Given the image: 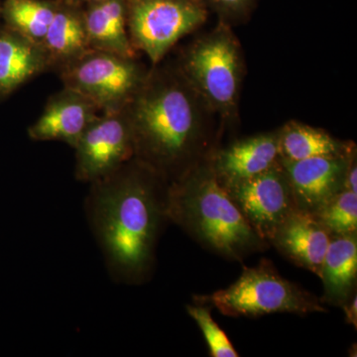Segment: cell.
I'll return each mask as SVG.
<instances>
[{
    "mask_svg": "<svg viewBox=\"0 0 357 357\" xmlns=\"http://www.w3.org/2000/svg\"><path fill=\"white\" fill-rule=\"evenodd\" d=\"M128 0H103L84 6L89 45L93 50L112 52L123 57L138 58L129 38Z\"/></svg>",
    "mask_w": 357,
    "mask_h": 357,
    "instance_id": "cell-16",
    "label": "cell"
},
{
    "mask_svg": "<svg viewBox=\"0 0 357 357\" xmlns=\"http://www.w3.org/2000/svg\"><path fill=\"white\" fill-rule=\"evenodd\" d=\"M74 150L75 178L86 184L107 177L133 159L135 151L128 107L100 112Z\"/></svg>",
    "mask_w": 357,
    "mask_h": 357,
    "instance_id": "cell-8",
    "label": "cell"
},
{
    "mask_svg": "<svg viewBox=\"0 0 357 357\" xmlns=\"http://www.w3.org/2000/svg\"><path fill=\"white\" fill-rule=\"evenodd\" d=\"M167 215L203 248L225 259L243 261L270 248L218 182L210 156L169 183Z\"/></svg>",
    "mask_w": 357,
    "mask_h": 357,
    "instance_id": "cell-3",
    "label": "cell"
},
{
    "mask_svg": "<svg viewBox=\"0 0 357 357\" xmlns=\"http://www.w3.org/2000/svg\"><path fill=\"white\" fill-rule=\"evenodd\" d=\"M49 70L58 73L91 50L84 6L60 0L43 42Z\"/></svg>",
    "mask_w": 357,
    "mask_h": 357,
    "instance_id": "cell-14",
    "label": "cell"
},
{
    "mask_svg": "<svg viewBox=\"0 0 357 357\" xmlns=\"http://www.w3.org/2000/svg\"><path fill=\"white\" fill-rule=\"evenodd\" d=\"M188 314L201 328L204 333L213 357H238V352L230 342L227 333L215 323L211 314V307L206 305L197 304L185 306Z\"/></svg>",
    "mask_w": 357,
    "mask_h": 357,
    "instance_id": "cell-21",
    "label": "cell"
},
{
    "mask_svg": "<svg viewBox=\"0 0 357 357\" xmlns=\"http://www.w3.org/2000/svg\"><path fill=\"white\" fill-rule=\"evenodd\" d=\"M279 160V128L217 146L210 155L213 172L222 187L264 172Z\"/></svg>",
    "mask_w": 357,
    "mask_h": 357,
    "instance_id": "cell-12",
    "label": "cell"
},
{
    "mask_svg": "<svg viewBox=\"0 0 357 357\" xmlns=\"http://www.w3.org/2000/svg\"><path fill=\"white\" fill-rule=\"evenodd\" d=\"M331 238L330 232L316 215L295 210L279 225L268 243L296 266L319 277Z\"/></svg>",
    "mask_w": 357,
    "mask_h": 357,
    "instance_id": "cell-13",
    "label": "cell"
},
{
    "mask_svg": "<svg viewBox=\"0 0 357 357\" xmlns=\"http://www.w3.org/2000/svg\"><path fill=\"white\" fill-rule=\"evenodd\" d=\"M342 310L344 312L345 321L349 325L357 328V296L356 293L352 295L351 299L342 305Z\"/></svg>",
    "mask_w": 357,
    "mask_h": 357,
    "instance_id": "cell-23",
    "label": "cell"
},
{
    "mask_svg": "<svg viewBox=\"0 0 357 357\" xmlns=\"http://www.w3.org/2000/svg\"><path fill=\"white\" fill-rule=\"evenodd\" d=\"M149 69L138 58L91 49L58 75L63 86L86 96L100 112H112L132 102Z\"/></svg>",
    "mask_w": 357,
    "mask_h": 357,
    "instance_id": "cell-7",
    "label": "cell"
},
{
    "mask_svg": "<svg viewBox=\"0 0 357 357\" xmlns=\"http://www.w3.org/2000/svg\"><path fill=\"white\" fill-rule=\"evenodd\" d=\"M128 29L133 48L151 66L188 35L198 31L208 17L201 0H128Z\"/></svg>",
    "mask_w": 357,
    "mask_h": 357,
    "instance_id": "cell-6",
    "label": "cell"
},
{
    "mask_svg": "<svg viewBox=\"0 0 357 357\" xmlns=\"http://www.w3.org/2000/svg\"><path fill=\"white\" fill-rule=\"evenodd\" d=\"M169 183L139 160L89 184L84 208L89 227L115 282L146 283L167 222Z\"/></svg>",
    "mask_w": 357,
    "mask_h": 357,
    "instance_id": "cell-1",
    "label": "cell"
},
{
    "mask_svg": "<svg viewBox=\"0 0 357 357\" xmlns=\"http://www.w3.org/2000/svg\"><path fill=\"white\" fill-rule=\"evenodd\" d=\"M134 158L167 182L184 175L218 146L217 115L172 62L150 66L129 103Z\"/></svg>",
    "mask_w": 357,
    "mask_h": 357,
    "instance_id": "cell-2",
    "label": "cell"
},
{
    "mask_svg": "<svg viewBox=\"0 0 357 357\" xmlns=\"http://www.w3.org/2000/svg\"><path fill=\"white\" fill-rule=\"evenodd\" d=\"M314 157L288 161L280 159L292 188L297 210L317 215L328 202L344 190L345 178L352 156Z\"/></svg>",
    "mask_w": 357,
    "mask_h": 357,
    "instance_id": "cell-10",
    "label": "cell"
},
{
    "mask_svg": "<svg viewBox=\"0 0 357 357\" xmlns=\"http://www.w3.org/2000/svg\"><path fill=\"white\" fill-rule=\"evenodd\" d=\"M319 278L326 304L340 307L356 293L357 232L332 236Z\"/></svg>",
    "mask_w": 357,
    "mask_h": 357,
    "instance_id": "cell-17",
    "label": "cell"
},
{
    "mask_svg": "<svg viewBox=\"0 0 357 357\" xmlns=\"http://www.w3.org/2000/svg\"><path fill=\"white\" fill-rule=\"evenodd\" d=\"M67 1H70V0H67Z\"/></svg>",
    "mask_w": 357,
    "mask_h": 357,
    "instance_id": "cell-25",
    "label": "cell"
},
{
    "mask_svg": "<svg viewBox=\"0 0 357 357\" xmlns=\"http://www.w3.org/2000/svg\"><path fill=\"white\" fill-rule=\"evenodd\" d=\"M344 190H349L357 194V158L356 153L352 156L349 169H347V178H345Z\"/></svg>",
    "mask_w": 357,
    "mask_h": 357,
    "instance_id": "cell-24",
    "label": "cell"
},
{
    "mask_svg": "<svg viewBox=\"0 0 357 357\" xmlns=\"http://www.w3.org/2000/svg\"><path fill=\"white\" fill-rule=\"evenodd\" d=\"M100 114V109L86 96L63 86L49 96L41 114L28 128V136L37 142L60 141L74 149Z\"/></svg>",
    "mask_w": 357,
    "mask_h": 357,
    "instance_id": "cell-11",
    "label": "cell"
},
{
    "mask_svg": "<svg viewBox=\"0 0 357 357\" xmlns=\"http://www.w3.org/2000/svg\"><path fill=\"white\" fill-rule=\"evenodd\" d=\"M49 70L42 45L6 27L0 30V98L13 95L28 82Z\"/></svg>",
    "mask_w": 357,
    "mask_h": 357,
    "instance_id": "cell-15",
    "label": "cell"
},
{
    "mask_svg": "<svg viewBox=\"0 0 357 357\" xmlns=\"http://www.w3.org/2000/svg\"><path fill=\"white\" fill-rule=\"evenodd\" d=\"M204 6L218 16V21L231 27L250 20L259 0H201Z\"/></svg>",
    "mask_w": 357,
    "mask_h": 357,
    "instance_id": "cell-22",
    "label": "cell"
},
{
    "mask_svg": "<svg viewBox=\"0 0 357 357\" xmlns=\"http://www.w3.org/2000/svg\"><path fill=\"white\" fill-rule=\"evenodd\" d=\"M174 63L222 124L238 121L246 62L234 27L218 21L185 45Z\"/></svg>",
    "mask_w": 357,
    "mask_h": 357,
    "instance_id": "cell-4",
    "label": "cell"
},
{
    "mask_svg": "<svg viewBox=\"0 0 357 357\" xmlns=\"http://www.w3.org/2000/svg\"><path fill=\"white\" fill-rule=\"evenodd\" d=\"M223 188L248 225L267 243L279 225L297 210L280 160L264 172Z\"/></svg>",
    "mask_w": 357,
    "mask_h": 357,
    "instance_id": "cell-9",
    "label": "cell"
},
{
    "mask_svg": "<svg viewBox=\"0 0 357 357\" xmlns=\"http://www.w3.org/2000/svg\"><path fill=\"white\" fill-rule=\"evenodd\" d=\"M352 141L338 139L323 128L289 121L279 128V155L288 161L342 156L356 149Z\"/></svg>",
    "mask_w": 357,
    "mask_h": 357,
    "instance_id": "cell-18",
    "label": "cell"
},
{
    "mask_svg": "<svg viewBox=\"0 0 357 357\" xmlns=\"http://www.w3.org/2000/svg\"><path fill=\"white\" fill-rule=\"evenodd\" d=\"M194 303L215 307L225 316L234 318L328 312L317 296L283 278L273 263L266 259L255 267H244L229 287L210 295L194 296Z\"/></svg>",
    "mask_w": 357,
    "mask_h": 357,
    "instance_id": "cell-5",
    "label": "cell"
},
{
    "mask_svg": "<svg viewBox=\"0 0 357 357\" xmlns=\"http://www.w3.org/2000/svg\"><path fill=\"white\" fill-rule=\"evenodd\" d=\"M60 0H4L0 16L4 27L42 45Z\"/></svg>",
    "mask_w": 357,
    "mask_h": 357,
    "instance_id": "cell-19",
    "label": "cell"
},
{
    "mask_svg": "<svg viewBox=\"0 0 357 357\" xmlns=\"http://www.w3.org/2000/svg\"><path fill=\"white\" fill-rule=\"evenodd\" d=\"M314 215L331 236L357 232V194L342 190Z\"/></svg>",
    "mask_w": 357,
    "mask_h": 357,
    "instance_id": "cell-20",
    "label": "cell"
}]
</instances>
